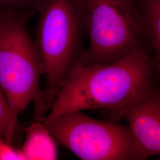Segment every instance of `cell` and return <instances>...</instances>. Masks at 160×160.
<instances>
[{"mask_svg":"<svg viewBox=\"0 0 160 160\" xmlns=\"http://www.w3.org/2000/svg\"><path fill=\"white\" fill-rule=\"evenodd\" d=\"M151 64L145 48L113 63H85L80 59L43 118L50 119L68 112L98 109L108 113L110 120L116 121L152 87Z\"/></svg>","mask_w":160,"mask_h":160,"instance_id":"cell-1","label":"cell"},{"mask_svg":"<svg viewBox=\"0 0 160 160\" xmlns=\"http://www.w3.org/2000/svg\"><path fill=\"white\" fill-rule=\"evenodd\" d=\"M34 45L40 60L45 86L35 105L34 118L49 112L63 81L80 60L86 31L78 0H41Z\"/></svg>","mask_w":160,"mask_h":160,"instance_id":"cell-2","label":"cell"},{"mask_svg":"<svg viewBox=\"0 0 160 160\" xmlns=\"http://www.w3.org/2000/svg\"><path fill=\"white\" fill-rule=\"evenodd\" d=\"M90 45L81 61L113 63L144 48L147 37L138 0H78Z\"/></svg>","mask_w":160,"mask_h":160,"instance_id":"cell-3","label":"cell"},{"mask_svg":"<svg viewBox=\"0 0 160 160\" xmlns=\"http://www.w3.org/2000/svg\"><path fill=\"white\" fill-rule=\"evenodd\" d=\"M30 16L0 13V87L16 119L32 102H39L43 72L29 33Z\"/></svg>","mask_w":160,"mask_h":160,"instance_id":"cell-4","label":"cell"},{"mask_svg":"<svg viewBox=\"0 0 160 160\" xmlns=\"http://www.w3.org/2000/svg\"><path fill=\"white\" fill-rule=\"evenodd\" d=\"M39 120L57 142L81 160H146L129 127L116 121L97 119L81 111Z\"/></svg>","mask_w":160,"mask_h":160,"instance_id":"cell-5","label":"cell"},{"mask_svg":"<svg viewBox=\"0 0 160 160\" xmlns=\"http://www.w3.org/2000/svg\"><path fill=\"white\" fill-rule=\"evenodd\" d=\"M146 159L160 156V92L152 86L122 116Z\"/></svg>","mask_w":160,"mask_h":160,"instance_id":"cell-6","label":"cell"},{"mask_svg":"<svg viewBox=\"0 0 160 160\" xmlns=\"http://www.w3.org/2000/svg\"><path fill=\"white\" fill-rule=\"evenodd\" d=\"M24 131L26 138L19 148L24 160L58 159L57 141L42 120L34 119Z\"/></svg>","mask_w":160,"mask_h":160,"instance_id":"cell-7","label":"cell"},{"mask_svg":"<svg viewBox=\"0 0 160 160\" xmlns=\"http://www.w3.org/2000/svg\"><path fill=\"white\" fill-rule=\"evenodd\" d=\"M147 37L154 51L156 62L160 70V0H139Z\"/></svg>","mask_w":160,"mask_h":160,"instance_id":"cell-8","label":"cell"},{"mask_svg":"<svg viewBox=\"0 0 160 160\" xmlns=\"http://www.w3.org/2000/svg\"><path fill=\"white\" fill-rule=\"evenodd\" d=\"M18 126V119L14 118L8 100L0 87V138L14 145Z\"/></svg>","mask_w":160,"mask_h":160,"instance_id":"cell-9","label":"cell"},{"mask_svg":"<svg viewBox=\"0 0 160 160\" xmlns=\"http://www.w3.org/2000/svg\"><path fill=\"white\" fill-rule=\"evenodd\" d=\"M41 0H0V13L25 14L32 16L37 12Z\"/></svg>","mask_w":160,"mask_h":160,"instance_id":"cell-10","label":"cell"},{"mask_svg":"<svg viewBox=\"0 0 160 160\" xmlns=\"http://www.w3.org/2000/svg\"><path fill=\"white\" fill-rule=\"evenodd\" d=\"M0 160H24L20 149L0 138Z\"/></svg>","mask_w":160,"mask_h":160,"instance_id":"cell-11","label":"cell"}]
</instances>
